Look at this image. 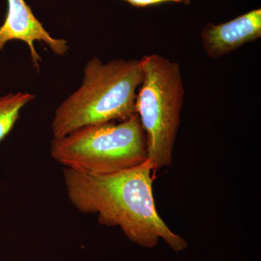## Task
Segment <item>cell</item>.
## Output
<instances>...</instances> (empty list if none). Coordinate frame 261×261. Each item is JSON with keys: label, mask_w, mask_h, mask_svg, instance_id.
Masks as SVG:
<instances>
[{"label": "cell", "mask_w": 261, "mask_h": 261, "mask_svg": "<svg viewBox=\"0 0 261 261\" xmlns=\"http://www.w3.org/2000/svg\"><path fill=\"white\" fill-rule=\"evenodd\" d=\"M146 160L140 165L109 174L97 175L63 168L66 193L77 211L95 214L98 222L118 226L126 238L141 247L152 248L163 239L175 252L187 247L157 212L152 192L154 171Z\"/></svg>", "instance_id": "1"}, {"label": "cell", "mask_w": 261, "mask_h": 261, "mask_svg": "<svg viewBox=\"0 0 261 261\" xmlns=\"http://www.w3.org/2000/svg\"><path fill=\"white\" fill-rule=\"evenodd\" d=\"M82 83L57 108L51 122L58 138L89 125L123 121L136 113L137 89L143 80L140 60L87 62Z\"/></svg>", "instance_id": "2"}, {"label": "cell", "mask_w": 261, "mask_h": 261, "mask_svg": "<svg viewBox=\"0 0 261 261\" xmlns=\"http://www.w3.org/2000/svg\"><path fill=\"white\" fill-rule=\"evenodd\" d=\"M50 154L64 168L89 174H109L145 161L147 140L135 114L118 123L89 125L53 137Z\"/></svg>", "instance_id": "3"}, {"label": "cell", "mask_w": 261, "mask_h": 261, "mask_svg": "<svg viewBox=\"0 0 261 261\" xmlns=\"http://www.w3.org/2000/svg\"><path fill=\"white\" fill-rule=\"evenodd\" d=\"M143 80L136 99L147 140V160L155 169L171 166L185 99L178 63L158 54L140 59Z\"/></svg>", "instance_id": "4"}, {"label": "cell", "mask_w": 261, "mask_h": 261, "mask_svg": "<svg viewBox=\"0 0 261 261\" xmlns=\"http://www.w3.org/2000/svg\"><path fill=\"white\" fill-rule=\"evenodd\" d=\"M13 40L27 43L31 61L38 70L42 58L34 47L36 41L44 42L57 56H64L68 50V42L64 39L51 37L25 0H8L6 18L0 27V50L7 43Z\"/></svg>", "instance_id": "5"}, {"label": "cell", "mask_w": 261, "mask_h": 261, "mask_svg": "<svg viewBox=\"0 0 261 261\" xmlns=\"http://www.w3.org/2000/svg\"><path fill=\"white\" fill-rule=\"evenodd\" d=\"M261 37V10H252L226 23H208L200 32L201 42L211 58H220Z\"/></svg>", "instance_id": "6"}, {"label": "cell", "mask_w": 261, "mask_h": 261, "mask_svg": "<svg viewBox=\"0 0 261 261\" xmlns=\"http://www.w3.org/2000/svg\"><path fill=\"white\" fill-rule=\"evenodd\" d=\"M34 99L35 96L29 92L10 93L0 97V142L13 129L22 108Z\"/></svg>", "instance_id": "7"}, {"label": "cell", "mask_w": 261, "mask_h": 261, "mask_svg": "<svg viewBox=\"0 0 261 261\" xmlns=\"http://www.w3.org/2000/svg\"><path fill=\"white\" fill-rule=\"evenodd\" d=\"M123 1L127 2L132 6L139 7V8L152 6V5L162 4L164 3L163 0H123Z\"/></svg>", "instance_id": "8"}, {"label": "cell", "mask_w": 261, "mask_h": 261, "mask_svg": "<svg viewBox=\"0 0 261 261\" xmlns=\"http://www.w3.org/2000/svg\"><path fill=\"white\" fill-rule=\"evenodd\" d=\"M164 3H167V2H174V3H181L184 5H190L191 3L192 0H163Z\"/></svg>", "instance_id": "9"}]
</instances>
